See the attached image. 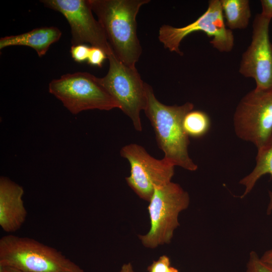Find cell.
I'll return each mask as SVG.
<instances>
[{
	"mask_svg": "<svg viewBox=\"0 0 272 272\" xmlns=\"http://www.w3.org/2000/svg\"><path fill=\"white\" fill-rule=\"evenodd\" d=\"M120 153L130 165V175L126 181L142 199L149 201L155 187L171 181L175 166L163 158H154L142 146L130 144L122 147Z\"/></svg>",
	"mask_w": 272,
	"mask_h": 272,
	"instance_id": "9c48e42d",
	"label": "cell"
},
{
	"mask_svg": "<svg viewBox=\"0 0 272 272\" xmlns=\"http://www.w3.org/2000/svg\"><path fill=\"white\" fill-rule=\"evenodd\" d=\"M22 186L5 176L0 178V226L8 233L19 230L26 221L27 211L22 197Z\"/></svg>",
	"mask_w": 272,
	"mask_h": 272,
	"instance_id": "7c38bea8",
	"label": "cell"
},
{
	"mask_svg": "<svg viewBox=\"0 0 272 272\" xmlns=\"http://www.w3.org/2000/svg\"><path fill=\"white\" fill-rule=\"evenodd\" d=\"M182 124L183 129L189 137L199 138L209 131L211 120L204 111L192 110L185 115Z\"/></svg>",
	"mask_w": 272,
	"mask_h": 272,
	"instance_id": "2e32d148",
	"label": "cell"
},
{
	"mask_svg": "<svg viewBox=\"0 0 272 272\" xmlns=\"http://www.w3.org/2000/svg\"><path fill=\"white\" fill-rule=\"evenodd\" d=\"M107 58L106 54L101 49L96 47H90L87 59L88 64L93 66L101 67L105 59Z\"/></svg>",
	"mask_w": 272,
	"mask_h": 272,
	"instance_id": "d6986e66",
	"label": "cell"
},
{
	"mask_svg": "<svg viewBox=\"0 0 272 272\" xmlns=\"http://www.w3.org/2000/svg\"><path fill=\"white\" fill-rule=\"evenodd\" d=\"M226 25L229 29L246 28L251 17L248 0H220Z\"/></svg>",
	"mask_w": 272,
	"mask_h": 272,
	"instance_id": "9a60e30c",
	"label": "cell"
},
{
	"mask_svg": "<svg viewBox=\"0 0 272 272\" xmlns=\"http://www.w3.org/2000/svg\"><path fill=\"white\" fill-rule=\"evenodd\" d=\"M90 49V47L84 44L72 45L70 52L76 62L82 63L87 60Z\"/></svg>",
	"mask_w": 272,
	"mask_h": 272,
	"instance_id": "ac0fdd59",
	"label": "cell"
},
{
	"mask_svg": "<svg viewBox=\"0 0 272 272\" xmlns=\"http://www.w3.org/2000/svg\"><path fill=\"white\" fill-rule=\"evenodd\" d=\"M0 272H24L19 269L7 266L0 265Z\"/></svg>",
	"mask_w": 272,
	"mask_h": 272,
	"instance_id": "603a6c76",
	"label": "cell"
},
{
	"mask_svg": "<svg viewBox=\"0 0 272 272\" xmlns=\"http://www.w3.org/2000/svg\"><path fill=\"white\" fill-rule=\"evenodd\" d=\"M119 272H134L131 264L129 262L124 264Z\"/></svg>",
	"mask_w": 272,
	"mask_h": 272,
	"instance_id": "cb8c5ba5",
	"label": "cell"
},
{
	"mask_svg": "<svg viewBox=\"0 0 272 272\" xmlns=\"http://www.w3.org/2000/svg\"><path fill=\"white\" fill-rule=\"evenodd\" d=\"M202 31L212 38L210 43L220 52L231 51L234 45L232 31L227 29L223 14L220 0H210L206 11L195 21L182 27L162 25L158 38L164 47L171 52L182 55L179 49L181 41L190 33Z\"/></svg>",
	"mask_w": 272,
	"mask_h": 272,
	"instance_id": "ba28073f",
	"label": "cell"
},
{
	"mask_svg": "<svg viewBox=\"0 0 272 272\" xmlns=\"http://www.w3.org/2000/svg\"><path fill=\"white\" fill-rule=\"evenodd\" d=\"M49 9L60 13L68 22L72 45L89 43L101 49L107 56L113 52L105 33L93 15L89 0H41Z\"/></svg>",
	"mask_w": 272,
	"mask_h": 272,
	"instance_id": "30bf717a",
	"label": "cell"
},
{
	"mask_svg": "<svg viewBox=\"0 0 272 272\" xmlns=\"http://www.w3.org/2000/svg\"><path fill=\"white\" fill-rule=\"evenodd\" d=\"M269 174L272 176V142L265 147L257 150L256 165L253 170L241 179L240 184L245 187V190L241 197L243 198L250 192L258 179L263 175ZM269 201L267 213L272 212V192H269Z\"/></svg>",
	"mask_w": 272,
	"mask_h": 272,
	"instance_id": "5bb4252c",
	"label": "cell"
},
{
	"mask_svg": "<svg viewBox=\"0 0 272 272\" xmlns=\"http://www.w3.org/2000/svg\"><path fill=\"white\" fill-rule=\"evenodd\" d=\"M169 272H179V271L177 268L172 266Z\"/></svg>",
	"mask_w": 272,
	"mask_h": 272,
	"instance_id": "d4e9b609",
	"label": "cell"
},
{
	"mask_svg": "<svg viewBox=\"0 0 272 272\" xmlns=\"http://www.w3.org/2000/svg\"><path fill=\"white\" fill-rule=\"evenodd\" d=\"M62 33L54 26L41 27L16 35L0 39V50L12 46H26L34 49L39 57L44 55L50 45L59 40Z\"/></svg>",
	"mask_w": 272,
	"mask_h": 272,
	"instance_id": "4fadbf2b",
	"label": "cell"
},
{
	"mask_svg": "<svg viewBox=\"0 0 272 272\" xmlns=\"http://www.w3.org/2000/svg\"><path fill=\"white\" fill-rule=\"evenodd\" d=\"M116 57L135 66L142 52L137 36V16L149 0H89Z\"/></svg>",
	"mask_w": 272,
	"mask_h": 272,
	"instance_id": "6da1fadb",
	"label": "cell"
},
{
	"mask_svg": "<svg viewBox=\"0 0 272 272\" xmlns=\"http://www.w3.org/2000/svg\"><path fill=\"white\" fill-rule=\"evenodd\" d=\"M109 66L107 74L100 81L116 101L119 109L132 121L135 130L142 131L140 113L144 110L147 97L145 82L135 66L127 65L112 52L107 56Z\"/></svg>",
	"mask_w": 272,
	"mask_h": 272,
	"instance_id": "52a82bcc",
	"label": "cell"
},
{
	"mask_svg": "<svg viewBox=\"0 0 272 272\" xmlns=\"http://www.w3.org/2000/svg\"><path fill=\"white\" fill-rule=\"evenodd\" d=\"M271 19L257 14L252 24L250 44L243 53L239 71L243 76L253 79L255 89L272 88V44L269 36Z\"/></svg>",
	"mask_w": 272,
	"mask_h": 272,
	"instance_id": "8fae6325",
	"label": "cell"
},
{
	"mask_svg": "<svg viewBox=\"0 0 272 272\" xmlns=\"http://www.w3.org/2000/svg\"><path fill=\"white\" fill-rule=\"evenodd\" d=\"M246 272H272V268L264 263L255 251L249 253Z\"/></svg>",
	"mask_w": 272,
	"mask_h": 272,
	"instance_id": "e0dca14e",
	"label": "cell"
},
{
	"mask_svg": "<svg viewBox=\"0 0 272 272\" xmlns=\"http://www.w3.org/2000/svg\"><path fill=\"white\" fill-rule=\"evenodd\" d=\"M236 135L257 150L272 142V88L254 89L240 100L233 116Z\"/></svg>",
	"mask_w": 272,
	"mask_h": 272,
	"instance_id": "8992f818",
	"label": "cell"
},
{
	"mask_svg": "<svg viewBox=\"0 0 272 272\" xmlns=\"http://www.w3.org/2000/svg\"><path fill=\"white\" fill-rule=\"evenodd\" d=\"M147 102L144 111L154 129L159 148L164 153L163 159L175 166L194 171L197 165L189 157V137L183 127L185 115L193 110L192 103L168 106L155 97L152 87L145 83Z\"/></svg>",
	"mask_w": 272,
	"mask_h": 272,
	"instance_id": "7a4b0ae2",
	"label": "cell"
},
{
	"mask_svg": "<svg viewBox=\"0 0 272 272\" xmlns=\"http://www.w3.org/2000/svg\"><path fill=\"white\" fill-rule=\"evenodd\" d=\"M0 265L24 272H84L56 249L33 238L13 234L0 239Z\"/></svg>",
	"mask_w": 272,
	"mask_h": 272,
	"instance_id": "3957f363",
	"label": "cell"
},
{
	"mask_svg": "<svg viewBox=\"0 0 272 272\" xmlns=\"http://www.w3.org/2000/svg\"><path fill=\"white\" fill-rule=\"evenodd\" d=\"M260 258L264 263L272 268V248L266 251Z\"/></svg>",
	"mask_w": 272,
	"mask_h": 272,
	"instance_id": "7402d4cb",
	"label": "cell"
},
{
	"mask_svg": "<svg viewBox=\"0 0 272 272\" xmlns=\"http://www.w3.org/2000/svg\"><path fill=\"white\" fill-rule=\"evenodd\" d=\"M149 202L150 228L139 237L145 247L155 248L171 242L179 226V214L188 207L190 198L179 184L171 181L155 187Z\"/></svg>",
	"mask_w": 272,
	"mask_h": 272,
	"instance_id": "277c9868",
	"label": "cell"
},
{
	"mask_svg": "<svg viewBox=\"0 0 272 272\" xmlns=\"http://www.w3.org/2000/svg\"><path fill=\"white\" fill-rule=\"evenodd\" d=\"M262 12L261 14L263 15L272 18V0H261L260 1Z\"/></svg>",
	"mask_w": 272,
	"mask_h": 272,
	"instance_id": "44dd1931",
	"label": "cell"
},
{
	"mask_svg": "<svg viewBox=\"0 0 272 272\" xmlns=\"http://www.w3.org/2000/svg\"><path fill=\"white\" fill-rule=\"evenodd\" d=\"M169 258L166 255H162L148 266L149 272H169L171 268Z\"/></svg>",
	"mask_w": 272,
	"mask_h": 272,
	"instance_id": "ffe728a7",
	"label": "cell"
},
{
	"mask_svg": "<svg viewBox=\"0 0 272 272\" xmlns=\"http://www.w3.org/2000/svg\"><path fill=\"white\" fill-rule=\"evenodd\" d=\"M48 90L74 114L90 109L110 110L119 108L101 84L100 78L87 72L63 75L49 83Z\"/></svg>",
	"mask_w": 272,
	"mask_h": 272,
	"instance_id": "5b68a950",
	"label": "cell"
}]
</instances>
